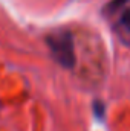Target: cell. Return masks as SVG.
I'll use <instances>...</instances> for the list:
<instances>
[{
	"mask_svg": "<svg viewBox=\"0 0 130 131\" xmlns=\"http://www.w3.org/2000/svg\"><path fill=\"white\" fill-rule=\"evenodd\" d=\"M46 44L54 57V60L64 69H72L75 66V46L73 37L67 29H57L46 35Z\"/></svg>",
	"mask_w": 130,
	"mask_h": 131,
	"instance_id": "6da1fadb",
	"label": "cell"
},
{
	"mask_svg": "<svg viewBox=\"0 0 130 131\" xmlns=\"http://www.w3.org/2000/svg\"><path fill=\"white\" fill-rule=\"evenodd\" d=\"M118 28H119V31H123V32H124L123 40H126V34H129V35H130V6L124 9L123 15H121V18H119Z\"/></svg>",
	"mask_w": 130,
	"mask_h": 131,
	"instance_id": "7a4b0ae2",
	"label": "cell"
},
{
	"mask_svg": "<svg viewBox=\"0 0 130 131\" xmlns=\"http://www.w3.org/2000/svg\"><path fill=\"white\" fill-rule=\"evenodd\" d=\"M127 2H129V0H110V2L106 5L104 12H106V14H113V12H116L119 8H123Z\"/></svg>",
	"mask_w": 130,
	"mask_h": 131,
	"instance_id": "3957f363",
	"label": "cell"
}]
</instances>
